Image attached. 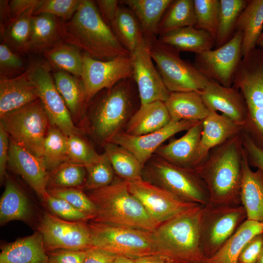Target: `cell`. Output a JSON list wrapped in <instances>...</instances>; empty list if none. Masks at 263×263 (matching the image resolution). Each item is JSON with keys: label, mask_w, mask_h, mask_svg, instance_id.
Instances as JSON below:
<instances>
[{"label": "cell", "mask_w": 263, "mask_h": 263, "mask_svg": "<svg viewBox=\"0 0 263 263\" xmlns=\"http://www.w3.org/2000/svg\"><path fill=\"white\" fill-rule=\"evenodd\" d=\"M241 133L212 149L204 162L194 169L207 187L209 204L242 205L243 146Z\"/></svg>", "instance_id": "1"}, {"label": "cell", "mask_w": 263, "mask_h": 263, "mask_svg": "<svg viewBox=\"0 0 263 263\" xmlns=\"http://www.w3.org/2000/svg\"><path fill=\"white\" fill-rule=\"evenodd\" d=\"M61 36L63 42L95 59L106 61L132 55L103 20L93 0H81L73 17L62 20Z\"/></svg>", "instance_id": "2"}, {"label": "cell", "mask_w": 263, "mask_h": 263, "mask_svg": "<svg viewBox=\"0 0 263 263\" xmlns=\"http://www.w3.org/2000/svg\"><path fill=\"white\" fill-rule=\"evenodd\" d=\"M86 194L95 208L92 221L152 233L159 226L129 191L126 181L113 182L105 187L88 191Z\"/></svg>", "instance_id": "3"}, {"label": "cell", "mask_w": 263, "mask_h": 263, "mask_svg": "<svg viewBox=\"0 0 263 263\" xmlns=\"http://www.w3.org/2000/svg\"><path fill=\"white\" fill-rule=\"evenodd\" d=\"M198 205L160 224L153 232L162 256L172 263H206L201 247Z\"/></svg>", "instance_id": "4"}, {"label": "cell", "mask_w": 263, "mask_h": 263, "mask_svg": "<svg viewBox=\"0 0 263 263\" xmlns=\"http://www.w3.org/2000/svg\"><path fill=\"white\" fill-rule=\"evenodd\" d=\"M132 78L123 79L106 91L91 112V131L96 140L110 142L122 131L133 108Z\"/></svg>", "instance_id": "5"}, {"label": "cell", "mask_w": 263, "mask_h": 263, "mask_svg": "<svg viewBox=\"0 0 263 263\" xmlns=\"http://www.w3.org/2000/svg\"><path fill=\"white\" fill-rule=\"evenodd\" d=\"M143 173L151 181L150 182L184 201L202 206L209 202L207 187L194 169L176 166L153 155L144 165Z\"/></svg>", "instance_id": "6"}, {"label": "cell", "mask_w": 263, "mask_h": 263, "mask_svg": "<svg viewBox=\"0 0 263 263\" xmlns=\"http://www.w3.org/2000/svg\"><path fill=\"white\" fill-rule=\"evenodd\" d=\"M88 224L93 246L132 259L154 255L163 256L152 232L92 221Z\"/></svg>", "instance_id": "7"}, {"label": "cell", "mask_w": 263, "mask_h": 263, "mask_svg": "<svg viewBox=\"0 0 263 263\" xmlns=\"http://www.w3.org/2000/svg\"><path fill=\"white\" fill-rule=\"evenodd\" d=\"M0 126L16 144L42 157L51 125L39 98L0 117Z\"/></svg>", "instance_id": "8"}, {"label": "cell", "mask_w": 263, "mask_h": 263, "mask_svg": "<svg viewBox=\"0 0 263 263\" xmlns=\"http://www.w3.org/2000/svg\"><path fill=\"white\" fill-rule=\"evenodd\" d=\"M151 56L170 92L199 91L211 81L193 64L182 59L179 53L156 38H146Z\"/></svg>", "instance_id": "9"}, {"label": "cell", "mask_w": 263, "mask_h": 263, "mask_svg": "<svg viewBox=\"0 0 263 263\" xmlns=\"http://www.w3.org/2000/svg\"><path fill=\"white\" fill-rule=\"evenodd\" d=\"M242 205L203 206L200 220V236L202 251L208 258L215 254L246 220Z\"/></svg>", "instance_id": "10"}, {"label": "cell", "mask_w": 263, "mask_h": 263, "mask_svg": "<svg viewBox=\"0 0 263 263\" xmlns=\"http://www.w3.org/2000/svg\"><path fill=\"white\" fill-rule=\"evenodd\" d=\"M29 75L38 90L39 99L46 112L51 126L65 135L80 134L72 116L58 92L47 61L34 60L27 67Z\"/></svg>", "instance_id": "11"}, {"label": "cell", "mask_w": 263, "mask_h": 263, "mask_svg": "<svg viewBox=\"0 0 263 263\" xmlns=\"http://www.w3.org/2000/svg\"><path fill=\"white\" fill-rule=\"evenodd\" d=\"M37 229L42 235L47 252L57 249L85 250L93 246L87 221H67L45 212Z\"/></svg>", "instance_id": "12"}, {"label": "cell", "mask_w": 263, "mask_h": 263, "mask_svg": "<svg viewBox=\"0 0 263 263\" xmlns=\"http://www.w3.org/2000/svg\"><path fill=\"white\" fill-rule=\"evenodd\" d=\"M243 37L242 32L235 31L233 37L222 46L196 54L193 64L209 80L225 87L232 86L243 57Z\"/></svg>", "instance_id": "13"}, {"label": "cell", "mask_w": 263, "mask_h": 263, "mask_svg": "<svg viewBox=\"0 0 263 263\" xmlns=\"http://www.w3.org/2000/svg\"><path fill=\"white\" fill-rule=\"evenodd\" d=\"M83 55L81 78L87 103L100 91L111 89L123 79L132 78V55L119 56L106 61L95 59L85 54Z\"/></svg>", "instance_id": "14"}, {"label": "cell", "mask_w": 263, "mask_h": 263, "mask_svg": "<svg viewBox=\"0 0 263 263\" xmlns=\"http://www.w3.org/2000/svg\"><path fill=\"white\" fill-rule=\"evenodd\" d=\"M129 191L159 225L198 204L184 201L165 189L143 178L127 182Z\"/></svg>", "instance_id": "15"}, {"label": "cell", "mask_w": 263, "mask_h": 263, "mask_svg": "<svg viewBox=\"0 0 263 263\" xmlns=\"http://www.w3.org/2000/svg\"><path fill=\"white\" fill-rule=\"evenodd\" d=\"M132 56V78L137 87L140 105L157 101L165 102L170 92L153 65L149 43L145 38Z\"/></svg>", "instance_id": "16"}, {"label": "cell", "mask_w": 263, "mask_h": 263, "mask_svg": "<svg viewBox=\"0 0 263 263\" xmlns=\"http://www.w3.org/2000/svg\"><path fill=\"white\" fill-rule=\"evenodd\" d=\"M198 122L187 120L178 122L171 121L156 131L140 136L131 135L122 131L110 142L119 145L131 151L144 167L167 139L178 132L188 131Z\"/></svg>", "instance_id": "17"}, {"label": "cell", "mask_w": 263, "mask_h": 263, "mask_svg": "<svg viewBox=\"0 0 263 263\" xmlns=\"http://www.w3.org/2000/svg\"><path fill=\"white\" fill-rule=\"evenodd\" d=\"M7 164L26 181L42 201L46 199L49 195V172L42 157L33 154L10 138Z\"/></svg>", "instance_id": "18"}, {"label": "cell", "mask_w": 263, "mask_h": 263, "mask_svg": "<svg viewBox=\"0 0 263 263\" xmlns=\"http://www.w3.org/2000/svg\"><path fill=\"white\" fill-rule=\"evenodd\" d=\"M202 100L210 111H219L243 127L246 116V106L240 91L234 87H225L210 81L199 91Z\"/></svg>", "instance_id": "19"}, {"label": "cell", "mask_w": 263, "mask_h": 263, "mask_svg": "<svg viewBox=\"0 0 263 263\" xmlns=\"http://www.w3.org/2000/svg\"><path fill=\"white\" fill-rule=\"evenodd\" d=\"M202 121L193 125L180 138L162 145L155 151V155L176 166L195 169L201 164L199 146Z\"/></svg>", "instance_id": "20"}, {"label": "cell", "mask_w": 263, "mask_h": 263, "mask_svg": "<svg viewBox=\"0 0 263 263\" xmlns=\"http://www.w3.org/2000/svg\"><path fill=\"white\" fill-rule=\"evenodd\" d=\"M38 98L27 69L17 76L0 79V117Z\"/></svg>", "instance_id": "21"}, {"label": "cell", "mask_w": 263, "mask_h": 263, "mask_svg": "<svg viewBox=\"0 0 263 263\" xmlns=\"http://www.w3.org/2000/svg\"><path fill=\"white\" fill-rule=\"evenodd\" d=\"M241 201L246 220L263 223V172L252 170L244 147Z\"/></svg>", "instance_id": "22"}, {"label": "cell", "mask_w": 263, "mask_h": 263, "mask_svg": "<svg viewBox=\"0 0 263 263\" xmlns=\"http://www.w3.org/2000/svg\"><path fill=\"white\" fill-rule=\"evenodd\" d=\"M202 122L199 146L200 165L206 159L212 149L239 134L243 130L241 126L215 111H210Z\"/></svg>", "instance_id": "23"}, {"label": "cell", "mask_w": 263, "mask_h": 263, "mask_svg": "<svg viewBox=\"0 0 263 263\" xmlns=\"http://www.w3.org/2000/svg\"><path fill=\"white\" fill-rule=\"evenodd\" d=\"M1 250L0 263H48L43 236L38 230L3 245Z\"/></svg>", "instance_id": "24"}, {"label": "cell", "mask_w": 263, "mask_h": 263, "mask_svg": "<svg viewBox=\"0 0 263 263\" xmlns=\"http://www.w3.org/2000/svg\"><path fill=\"white\" fill-rule=\"evenodd\" d=\"M62 20L47 13L34 15L25 53L43 54L63 41L61 36Z\"/></svg>", "instance_id": "25"}, {"label": "cell", "mask_w": 263, "mask_h": 263, "mask_svg": "<svg viewBox=\"0 0 263 263\" xmlns=\"http://www.w3.org/2000/svg\"><path fill=\"white\" fill-rule=\"evenodd\" d=\"M35 210L28 198L11 179H8L0 201V224L3 225L19 220L29 225L35 223Z\"/></svg>", "instance_id": "26"}, {"label": "cell", "mask_w": 263, "mask_h": 263, "mask_svg": "<svg viewBox=\"0 0 263 263\" xmlns=\"http://www.w3.org/2000/svg\"><path fill=\"white\" fill-rule=\"evenodd\" d=\"M170 121L164 102L154 101L140 105L129 119L124 132L131 135H143L163 128Z\"/></svg>", "instance_id": "27"}, {"label": "cell", "mask_w": 263, "mask_h": 263, "mask_svg": "<svg viewBox=\"0 0 263 263\" xmlns=\"http://www.w3.org/2000/svg\"><path fill=\"white\" fill-rule=\"evenodd\" d=\"M160 41L180 52L199 54L215 46V39L207 32L194 26L176 29L159 36Z\"/></svg>", "instance_id": "28"}, {"label": "cell", "mask_w": 263, "mask_h": 263, "mask_svg": "<svg viewBox=\"0 0 263 263\" xmlns=\"http://www.w3.org/2000/svg\"><path fill=\"white\" fill-rule=\"evenodd\" d=\"M164 103L173 122L203 121L210 112L199 91L170 92Z\"/></svg>", "instance_id": "29"}, {"label": "cell", "mask_w": 263, "mask_h": 263, "mask_svg": "<svg viewBox=\"0 0 263 263\" xmlns=\"http://www.w3.org/2000/svg\"><path fill=\"white\" fill-rule=\"evenodd\" d=\"M263 233V223L246 220L221 248L206 263H238L245 245L254 237Z\"/></svg>", "instance_id": "30"}, {"label": "cell", "mask_w": 263, "mask_h": 263, "mask_svg": "<svg viewBox=\"0 0 263 263\" xmlns=\"http://www.w3.org/2000/svg\"><path fill=\"white\" fill-rule=\"evenodd\" d=\"M263 29V0H249L238 19L235 28V31L243 33V57L257 47Z\"/></svg>", "instance_id": "31"}, {"label": "cell", "mask_w": 263, "mask_h": 263, "mask_svg": "<svg viewBox=\"0 0 263 263\" xmlns=\"http://www.w3.org/2000/svg\"><path fill=\"white\" fill-rule=\"evenodd\" d=\"M172 0H122L136 17L144 37H156L159 22Z\"/></svg>", "instance_id": "32"}, {"label": "cell", "mask_w": 263, "mask_h": 263, "mask_svg": "<svg viewBox=\"0 0 263 263\" xmlns=\"http://www.w3.org/2000/svg\"><path fill=\"white\" fill-rule=\"evenodd\" d=\"M56 88L72 117L80 119L84 115L87 103L81 78L60 70L53 74Z\"/></svg>", "instance_id": "33"}, {"label": "cell", "mask_w": 263, "mask_h": 263, "mask_svg": "<svg viewBox=\"0 0 263 263\" xmlns=\"http://www.w3.org/2000/svg\"><path fill=\"white\" fill-rule=\"evenodd\" d=\"M110 27L119 42L131 54L145 38L136 17L129 8L119 7Z\"/></svg>", "instance_id": "34"}, {"label": "cell", "mask_w": 263, "mask_h": 263, "mask_svg": "<svg viewBox=\"0 0 263 263\" xmlns=\"http://www.w3.org/2000/svg\"><path fill=\"white\" fill-rule=\"evenodd\" d=\"M102 145L114 173L123 181L131 182L143 178L144 167L133 153L112 142H106Z\"/></svg>", "instance_id": "35"}, {"label": "cell", "mask_w": 263, "mask_h": 263, "mask_svg": "<svg viewBox=\"0 0 263 263\" xmlns=\"http://www.w3.org/2000/svg\"><path fill=\"white\" fill-rule=\"evenodd\" d=\"M195 24L193 0H172L159 22L157 35L160 36L179 28L195 26Z\"/></svg>", "instance_id": "36"}, {"label": "cell", "mask_w": 263, "mask_h": 263, "mask_svg": "<svg viewBox=\"0 0 263 263\" xmlns=\"http://www.w3.org/2000/svg\"><path fill=\"white\" fill-rule=\"evenodd\" d=\"M43 55L48 63L57 70L81 78L83 55L76 47L62 41L45 51Z\"/></svg>", "instance_id": "37"}, {"label": "cell", "mask_w": 263, "mask_h": 263, "mask_svg": "<svg viewBox=\"0 0 263 263\" xmlns=\"http://www.w3.org/2000/svg\"><path fill=\"white\" fill-rule=\"evenodd\" d=\"M248 1V0H220L216 48L224 45L233 37L238 19Z\"/></svg>", "instance_id": "38"}, {"label": "cell", "mask_w": 263, "mask_h": 263, "mask_svg": "<svg viewBox=\"0 0 263 263\" xmlns=\"http://www.w3.org/2000/svg\"><path fill=\"white\" fill-rule=\"evenodd\" d=\"M35 8H31L17 19L12 20L0 33L2 42L17 53H25Z\"/></svg>", "instance_id": "39"}, {"label": "cell", "mask_w": 263, "mask_h": 263, "mask_svg": "<svg viewBox=\"0 0 263 263\" xmlns=\"http://www.w3.org/2000/svg\"><path fill=\"white\" fill-rule=\"evenodd\" d=\"M42 157L49 172L68 161L67 136L50 126L45 139Z\"/></svg>", "instance_id": "40"}, {"label": "cell", "mask_w": 263, "mask_h": 263, "mask_svg": "<svg viewBox=\"0 0 263 263\" xmlns=\"http://www.w3.org/2000/svg\"><path fill=\"white\" fill-rule=\"evenodd\" d=\"M87 176L86 168L68 161L49 172L48 188H83Z\"/></svg>", "instance_id": "41"}, {"label": "cell", "mask_w": 263, "mask_h": 263, "mask_svg": "<svg viewBox=\"0 0 263 263\" xmlns=\"http://www.w3.org/2000/svg\"><path fill=\"white\" fill-rule=\"evenodd\" d=\"M87 176L83 188L88 191L99 189L113 183L114 171L104 152L95 163L85 167Z\"/></svg>", "instance_id": "42"}, {"label": "cell", "mask_w": 263, "mask_h": 263, "mask_svg": "<svg viewBox=\"0 0 263 263\" xmlns=\"http://www.w3.org/2000/svg\"><path fill=\"white\" fill-rule=\"evenodd\" d=\"M195 27L204 30L216 39L220 12V0H193Z\"/></svg>", "instance_id": "43"}, {"label": "cell", "mask_w": 263, "mask_h": 263, "mask_svg": "<svg viewBox=\"0 0 263 263\" xmlns=\"http://www.w3.org/2000/svg\"><path fill=\"white\" fill-rule=\"evenodd\" d=\"M69 161L86 167L97 162L100 158L93 147L78 134L67 136Z\"/></svg>", "instance_id": "44"}, {"label": "cell", "mask_w": 263, "mask_h": 263, "mask_svg": "<svg viewBox=\"0 0 263 263\" xmlns=\"http://www.w3.org/2000/svg\"><path fill=\"white\" fill-rule=\"evenodd\" d=\"M48 193L52 196L63 199L80 211L88 215L91 220L94 217L95 206L86 193L81 188H49Z\"/></svg>", "instance_id": "45"}, {"label": "cell", "mask_w": 263, "mask_h": 263, "mask_svg": "<svg viewBox=\"0 0 263 263\" xmlns=\"http://www.w3.org/2000/svg\"><path fill=\"white\" fill-rule=\"evenodd\" d=\"M81 0H41L34 15L42 13L53 15L63 21L70 19L78 9Z\"/></svg>", "instance_id": "46"}, {"label": "cell", "mask_w": 263, "mask_h": 263, "mask_svg": "<svg viewBox=\"0 0 263 263\" xmlns=\"http://www.w3.org/2000/svg\"><path fill=\"white\" fill-rule=\"evenodd\" d=\"M19 54L5 43H0V79L14 77L27 70L28 67Z\"/></svg>", "instance_id": "47"}, {"label": "cell", "mask_w": 263, "mask_h": 263, "mask_svg": "<svg viewBox=\"0 0 263 263\" xmlns=\"http://www.w3.org/2000/svg\"><path fill=\"white\" fill-rule=\"evenodd\" d=\"M49 212L65 220L87 221L90 217L66 201L52 196L49 194L43 201Z\"/></svg>", "instance_id": "48"}, {"label": "cell", "mask_w": 263, "mask_h": 263, "mask_svg": "<svg viewBox=\"0 0 263 263\" xmlns=\"http://www.w3.org/2000/svg\"><path fill=\"white\" fill-rule=\"evenodd\" d=\"M242 145L250 167L263 172V151L259 148L248 135L243 130L241 133Z\"/></svg>", "instance_id": "49"}, {"label": "cell", "mask_w": 263, "mask_h": 263, "mask_svg": "<svg viewBox=\"0 0 263 263\" xmlns=\"http://www.w3.org/2000/svg\"><path fill=\"white\" fill-rule=\"evenodd\" d=\"M47 253L48 263H83L86 250L57 249Z\"/></svg>", "instance_id": "50"}, {"label": "cell", "mask_w": 263, "mask_h": 263, "mask_svg": "<svg viewBox=\"0 0 263 263\" xmlns=\"http://www.w3.org/2000/svg\"><path fill=\"white\" fill-rule=\"evenodd\" d=\"M263 244V233L251 239L242 249L238 263H257Z\"/></svg>", "instance_id": "51"}, {"label": "cell", "mask_w": 263, "mask_h": 263, "mask_svg": "<svg viewBox=\"0 0 263 263\" xmlns=\"http://www.w3.org/2000/svg\"><path fill=\"white\" fill-rule=\"evenodd\" d=\"M118 255L92 246L86 250L83 263H113Z\"/></svg>", "instance_id": "52"}, {"label": "cell", "mask_w": 263, "mask_h": 263, "mask_svg": "<svg viewBox=\"0 0 263 263\" xmlns=\"http://www.w3.org/2000/svg\"><path fill=\"white\" fill-rule=\"evenodd\" d=\"M118 1L115 0L95 1L102 19L110 27L119 8Z\"/></svg>", "instance_id": "53"}, {"label": "cell", "mask_w": 263, "mask_h": 263, "mask_svg": "<svg viewBox=\"0 0 263 263\" xmlns=\"http://www.w3.org/2000/svg\"><path fill=\"white\" fill-rule=\"evenodd\" d=\"M10 145V137L0 126V179L3 181L6 175V168L8 162Z\"/></svg>", "instance_id": "54"}, {"label": "cell", "mask_w": 263, "mask_h": 263, "mask_svg": "<svg viewBox=\"0 0 263 263\" xmlns=\"http://www.w3.org/2000/svg\"><path fill=\"white\" fill-rule=\"evenodd\" d=\"M41 0H12L9 1V8L12 20L19 17L28 9L36 8Z\"/></svg>", "instance_id": "55"}, {"label": "cell", "mask_w": 263, "mask_h": 263, "mask_svg": "<svg viewBox=\"0 0 263 263\" xmlns=\"http://www.w3.org/2000/svg\"><path fill=\"white\" fill-rule=\"evenodd\" d=\"M9 0H0V33H2L11 21Z\"/></svg>", "instance_id": "56"}, {"label": "cell", "mask_w": 263, "mask_h": 263, "mask_svg": "<svg viewBox=\"0 0 263 263\" xmlns=\"http://www.w3.org/2000/svg\"><path fill=\"white\" fill-rule=\"evenodd\" d=\"M135 263H164L167 260L161 255H148L134 259Z\"/></svg>", "instance_id": "57"}, {"label": "cell", "mask_w": 263, "mask_h": 263, "mask_svg": "<svg viewBox=\"0 0 263 263\" xmlns=\"http://www.w3.org/2000/svg\"><path fill=\"white\" fill-rule=\"evenodd\" d=\"M113 263H135L134 259L118 255Z\"/></svg>", "instance_id": "58"}, {"label": "cell", "mask_w": 263, "mask_h": 263, "mask_svg": "<svg viewBox=\"0 0 263 263\" xmlns=\"http://www.w3.org/2000/svg\"><path fill=\"white\" fill-rule=\"evenodd\" d=\"M257 47L263 48V32L257 42Z\"/></svg>", "instance_id": "59"}, {"label": "cell", "mask_w": 263, "mask_h": 263, "mask_svg": "<svg viewBox=\"0 0 263 263\" xmlns=\"http://www.w3.org/2000/svg\"><path fill=\"white\" fill-rule=\"evenodd\" d=\"M257 263H263V246H262L261 251V253H260V255L259 256V257L258 258Z\"/></svg>", "instance_id": "60"}, {"label": "cell", "mask_w": 263, "mask_h": 263, "mask_svg": "<svg viewBox=\"0 0 263 263\" xmlns=\"http://www.w3.org/2000/svg\"><path fill=\"white\" fill-rule=\"evenodd\" d=\"M164 263H171V262H169V261L166 260V261L164 262Z\"/></svg>", "instance_id": "61"}]
</instances>
